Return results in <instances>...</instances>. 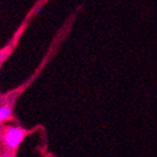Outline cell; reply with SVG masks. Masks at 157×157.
Here are the masks:
<instances>
[{"label": "cell", "mask_w": 157, "mask_h": 157, "mask_svg": "<svg viewBox=\"0 0 157 157\" xmlns=\"http://www.w3.org/2000/svg\"><path fill=\"white\" fill-rule=\"evenodd\" d=\"M32 132H33L32 130H26L21 127L8 126L2 130L1 139H2L3 145L8 148V151H16L19 147V145L23 143L24 138Z\"/></svg>", "instance_id": "1"}, {"label": "cell", "mask_w": 157, "mask_h": 157, "mask_svg": "<svg viewBox=\"0 0 157 157\" xmlns=\"http://www.w3.org/2000/svg\"><path fill=\"white\" fill-rule=\"evenodd\" d=\"M21 33H23V27H21V28L18 30V33L16 34L15 38H13V40L9 43V45H7L5 48L0 51V66H1V64H2V63L5 62L7 59H8V56H9L10 53L13 52V47H15V45H16L17 43H18V38H19V36L21 35Z\"/></svg>", "instance_id": "2"}, {"label": "cell", "mask_w": 157, "mask_h": 157, "mask_svg": "<svg viewBox=\"0 0 157 157\" xmlns=\"http://www.w3.org/2000/svg\"><path fill=\"white\" fill-rule=\"evenodd\" d=\"M13 103H8V102L0 105V122L13 118Z\"/></svg>", "instance_id": "3"}, {"label": "cell", "mask_w": 157, "mask_h": 157, "mask_svg": "<svg viewBox=\"0 0 157 157\" xmlns=\"http://www.w3.org/2000/svg\"><path fill=\"white\" fill-rule=\"evenodd\" d=\"M15 154H16V151H7V153H5L3 154V156L5 157H15Z\"/></svg>", "instance_id": "4"}, {"label": "cell", "mask_w": 157, "mask_h": 157, "mask_svg": "<svg viewBox=\"0 0 157 157\" xmlns=\"http://www.w3.org/2000/svg\"><path fill=\"white\" fill-rule=\"evenodd\" d=\"M0 157H5V156H3V155H1V154H0Z\"/></svg>", "instance_id": "5"}]
</instances>
